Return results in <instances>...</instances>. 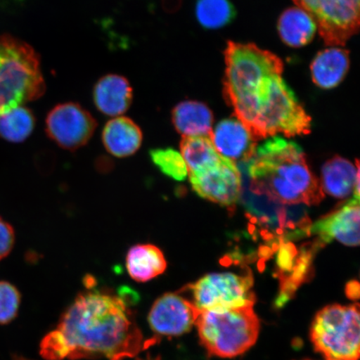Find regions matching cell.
Returning <instances> with one entry per match:
<instances>
[{"label":"cell","instance_id":"cell-17","mask_svg":"<svg viewBox=\"0 0 360 360\" xmlns=\"http://www.w3.org/2000/svg\"><path fill=\"white\" fill-rule=\"evenodd\" d=\"M349 67V52L344 49L331 47L315 56L310 70L314 83L319 88L330 89L340 84Z\"/></svg>","mask_w":360,"mask_h":360},{"label":"cell","instance_id":"cell-23","mask_svg":"<svg viewBox=\"0 0 360 360\" xmlns=\"http://www.w3.org/2000/svg\"><path fill=\"white\" fill-rule=\"evenodd\" d=\"M195 13L201 26L212 30L228 25L235 17L229 0H198Z\"/></svg>","mask_w":360,"mask_h":360},{"label":"cell","instance_id":"cell-18","mask_svg":"<svg viewBox=\"0 0 360 360\" xmlns=\"http://www.w3.org/2000/svg\"><path fill=\"white\" fill-rule=\"evenodd\" d=\"M126 268L134 281L146 283L164 274L167 269V261L159 247L139 244L129 250L126 255Z\"/></svg>","mask_w":360,"mask_h":360},{"label":"cell","instance_id":"cell-3","mask_svg":"<svg viewBox=\"0 0 360 360\" xmlns=\"http://www.w3.org/2000/svg\"><path fill=\"white\" fill-rule=\"evenodd\" d=\"M252 190L281 204L318 205L321 184L310 170L302 148L281 137L256 147L248 163Z\"/></svg>","mask_w":360,"mask_h":360},{"label":"cell","instance_id":"cell-24","mask_svg":"<svg viewBox=\"0 0 360 360\" xmlns=\"http://www.w3.org/2000/svg\"><path fill=\"white\" fill-rule=\"evenodd\" d=\"M150 157L152 163L166 176L177 181H183L188 176L186 162L181 154L173 148H153Z\"/></svg>","mask_w":360,"mask_h":360},{"label":"cell","instance_id":"cell-21","mask_svg":"<svg viewBox=\"0 0 360 360\" xmlns=\"http://www.w3.org/2000/svg\"><path fill=\"white\" fill-rule=\"evenodd\" d=\"M180 151L188 174L206 168L222 156L216 150L210 136H183Z\"/></svg>","mask_w":360,"mask_h":360},{"label":"cell","instance_id":"cell-11","mask_svg":"<svg viewBox=\"0 0 360 360\" xmlns=\"http://www.w3.org/2000/svg\"><path fill=\"white\" fill-rule=\"evenodd\" d=\"M200 312L192 301L175 292H167L153 304L148 322L156 335L180 336L195 325Z\"/></svg>","mask_w":360,"mask_h":360},{"label":"cell","instance_id":"cell-22","mask_svg":"<svg viewBox=\"0 0 360 360\" xmlns=\"http://www.w3.org/2000/svg\"><path fill=\"white\" fill-rule=\"evenodd\" d=\"M35 126L33 112L24 106L0 115V136L7 141L20 143L32 134Z\"/></svg>","mask_w":360,"mask_h":360},{"label":"cell","instance_id":"cell-8","mask_svg":"<svg viewBox=\"0 0 360 360\" xmlns=\"http://www.w3.org/2000/svg\"><path fill=\"white\" fill-rule=\"evenodd\" d=\"M315 22L328 46H344L358 32L359 0H292Z\"/></svg>","mask_w":360,"mask_h":360},{"label":"cell","instance_id":"cell-27","mask_svg":"<svg viewBox=\"0 0 360 360\" xmlns=\"http://www.w3.org/2000/svg\"><path fill=\"white\" fill-rule=\"evenodd\" d=\"M346 296L351 300L359 299V283L356 281H349L345 288Z\"/></svg>","mask_w":360,"mask_h":360},{"label":"cell","instance_id":"cell-29","mask_svg":"<svg viewBox=\"0 0 360 360\" xmlns=\"http://www.w3.org/2000/svg\"><path fill=\"white\" fill-rule=\"evenodd\" d=\"M17 360H27V359H17Z\"/></svg>","mask_w":360,"mask_h":360},{"label":"cell","instance_id":"cell-9","mask_svg":"<svg viewBox=\"0 0 360 360\" xmlns=\"http://www.w3.org/2000/svg\"><path fill=\"white\" fill-rule=\"evenodd\" d=\"M96 128L97 122L92 115L74 102L53 107L45 120V130L49 139L70 151L86 145Z\"/></svg>","mask_w":360,"mask_h":360},{"label":"cell","instance_id":"cell-16","mask_svg":"<svg viewBox=\"0 0 360 360\" xmlns=\"http://www.w3.org/2000/svg\"><path fill=\"white\" fill-rule=\"evenodd\" d=\"M102 141L110 155L117 158L129 157L141 147L143 132L128 117H115L103 127Z\"/></svg>","mask_w":360,"mask_h":360},{"label":"cell","instance_id":"cell-14","mask_svg":"<svg viewBox=\"0 0 360 360\" xmlns=\"http://www.w3.org/2000/svg\"><path fill=\"white\" fill-rule=\"evenodd\" d=\"M93 98L97 110L103 115L119 117L131 106L133 89L124 76L106 75L94 85Z\"/></svg>","mask_w":360,"mask_h":360},{"label":"cell","instance_id":"cell-6","mask_svg":"<svg viewBox=\"0 0 360 360\" xmlns=\"http://www.w3.org/2000/svg\"><path fill=\"white\" fill-rule=\"evenodd\" d=\"M359 304H331L319 311L310 328L314 349L326 360H359Z\"/></svg>","mask_w":360,"mask_h":360},{"label":"cell","instance_id":"cell-10","mask_svg":"<svg viewBox=\"0 0 360 360\" xmlns=\"http://www.w3.org/2000/svg\"><path fill=\"white\" fill-rule=\"evenodd\" d=\"M192 188L202 199L232 206L240 200L242 179L236 163L224 156L196 172L188 174Z\"/></svg>","mask_w":360,"mask_h":360},{"label":"cell","instance_id":"cell-12","mask_svg":"<svg viewBox=\"0 0 360 360\" xmlns=\"http://www.w3.org/2000/svg\"><path fill=\"white\" fill-rule=\"evenodd\" d=\"M359 200L354 197L334 213L315 222L310 232L325 243L337 240L346 246H359Z\"/></svg>","mask_w":360,"mask_h":360},{"label":"cell","instance_id":"cell-26","mask_svg":"<svg viewBox=\"0 0 360 360\" xmlns=\"http://www.w3.org/2000/svg\"><path fill=\"white\" fill-rule=\"evenodd\" d=\"M15 241V235L13 227L0 217V260L11 254Z\"/></svg>","mask_w":360,"mask_h":360},{"label":"cell","instance_id":"cell-5","mask_svg":"<svg viewBox=\"0 0 360 360\" xmlns=\"http://www.w3.org/2000/svg\"><path fill=\"white\" fill-rule=\"evenodd\" d=\"M200 344L210 355L233 358L258 340L260 322L254 306L201 310L195 322Z\"/></svg>","mask_w":360,"mask_h":360},{"label":"cell","instance_id":"cell-1","mask_svg":"<svg viewBox=\"0 0 360 360\" xmlns=\"http://www.w3.org/2000/svg\"><path fill=\"white\" fill-rule=\"evenodd\" d=\"M224 93L256 141L283 134H307L311 118L283 78V64L254 44L228 42Z\"/></svg>","mask_w":360,"mask_h":360},{"label":"cell","instance_id":"cell-13","mask_svg":"<svg viewBox=\"0 0 360 360\" xmlns=\"http://www.w3.org/2000/svg\"><path fill=\"white\" fill-rule=\"evenodd\" d=\"M210 139L219 154L233 163L250 160L256 148L253 135L238 120L221 121L211 132Z\"/></svg>","mask_w":360,"mask_h":360},{"label":"cell","instance_id":"cell-4","mask_svg":"<svg viewBox=\"0 0 360 360\" xmlns=\"http://www.w3.org/2000/svg\"><path fill=\"white\" fill-rule=\"evenodd\" d=\"M45 89L38 53L19 39L0 35V115L38 100Z\"/></svg>","mask_w":360,"mask_h":360},{"label":"cell","instance_id":"cell-2","mask_svg":"<svg viewBox=\"0 0 360 360\" xmlns=\"http://www.w3.org/2000/svg\"><path fill=\"white\" fill-rule=\"evenodd\" d=\"M146 346L128 304L120 296L94 290L81 292L63 314L40 343V355L47 360H124Z\"/></svg>","mask_w":360,"mask_h":360},{"label":"cell","instance_id":"cell-28","mask_svg":"<svg viewBox=\"0 0 360 360\" xmlns=\"http://www.w3.org/2000/svg\"><path fill=\"white\" fill-rule=\"evenodd\" d=\"M138 360H160V357L152 359L151 357L148 356L146 359H138Z\"/></svg>","mask_w":360,"mask_h":360},{"label":"cell","instance_id":"cell-7","mask_svg":"<svg viewBox=\"0 0 360 360\" xmlns=\"http://www.w3.org/2000/svg\"><path fill=\"white\" fill-rule=\"evenodd\" d=\"M251 274L215 273L207 274L188 286L196 307L201 310L224 309L254 306Z\"/></svg>","mask_w":360,"mask_h":360},{"label":"cell","instance_id":"cell-19","mask_svg":"<svg viewBox=\"0 0 360 360\" xmlns=\"http://www.w3.org/2000/svg\"><path fill=\"white\" fill-rule=\"evenodd\" d=\"M213 121L212 112L200 102H180L172 110L174 128L183 136H210Z\"/></svg>","mask_w":360,"mask_h":360},{"label":"cell","instance_id":"cell-20","mask_svg":"<svg viewBox=\"0 0 360 360\" xmlns=\"http://www.w3.org/2000/svg\"><path fill=\"white\" fill-rule=\"evenodd\" d=\"M278 30L283 42L288 46L299 48L311 41L317 25L307 13L294 7L282 13L278 22Z\"/></svg>","mask_w":360,"mask_h":360},{"label":"cell","instance_id":"cell-15","mask_svg":"<svg viewBox=\"0 0 360 360\" xmlns=\"http://www.w3.org/2000/svg\"><path fill=\"white\" fill-rule=\"evenodd\" d=\"M323 192L338 199H344L354 193L359 200V166H354L348 160L339 156L326 162L322 169Z\"/></svg>","mask_w":360,"mask_h":360},{"label":"cell","instance_id":"cell-25","mask_svg":"<svg viewBox=\"0 0 360 360\" xmlns=\"http://www.w3.org/2000/svg\"><path fill=\"white\" fill-rule=\"evenodd\" d=\"M21 297L15 286L0 281V325H7L15 319L19 311Z\"/></svg>","mask_w":360,"mask_h":360}]
</instances>
